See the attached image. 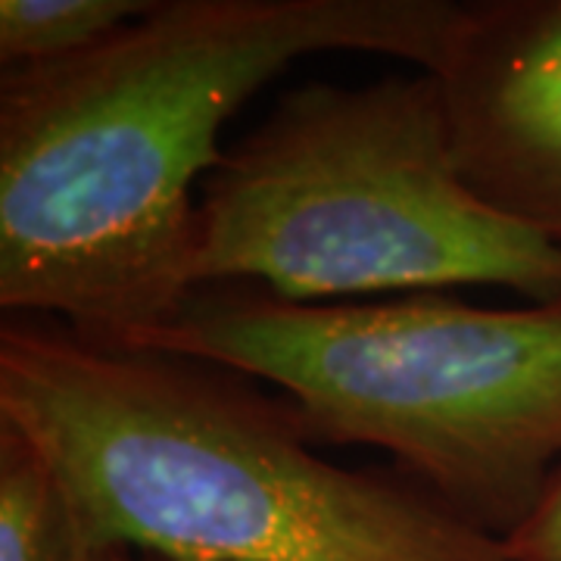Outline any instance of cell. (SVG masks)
<instances>
[{
  "instance_id": "obj_1",
  "label": "cell",
  "mask_w": 561,
  "mask_h": 561,
  "mask_svg": "<svg viewBox=\"0 0 561 561\" xmlns=\"http://www.w3.org/2000/svg\"><path fill=\"white\" fill-rule=\"evenodd\" d=\"M461 0H153L72 60L0 76V309L138 343L191 287L221 131L302 57L440 66Z\"/></svg>"
},
{
  "instance_id": "obj_2",
  "label": "cell",
  "mask_w": 561,
  "mask_h": 561,
  "mask_svg": "<svg viewBox=\"0 0 561 561\" xmlns=\"http://www.w3.org/2000/svg\"><path fill=\"white\" fill-rule=\"evenodd\" d=\"M0 421L88 524L162 561H515L421 483L321 459L287 402L216 362L0 324Z\"/></svg>"
},
{
  "instance_id": "obj_3",
  "label": "cell",
  "mask_w": 561,
  "mask_h": 561,
  "mask_svg": "<svg viewBox=\"0 0 561 561\" xmlns=\"http://www.w3.org/2000/svg\"><path fill=\"white\" fill-rule=\"evenodd\" d=\"M131 346L278 387L309 440L390 453L405 478L500 540L561 471V300L290 302L221 284L187 294Z\"/></svg>"
},
{
  "instance_id": "obj_4",
  "label": "cell",
  "mask_w": 561,
  "mask_h": 561,
  "mask_svg": "<svg viewBox=\"0 0 561 561\" xmlns=\"http://www.w3.org/2000/svg\"><path fill=\"white\" fill-rule=\"evenodd\" d=\"M221 284L290 302L453 287L559 302L561 247L465 175L437 76L309 81L203 181L191 287Z\"/></svg>"
},
{
  "instance_id": "obj_5",
  "label": "cell",
  "mask_w": 561,
  "mask_h": 561,
  "mask_svg": "<svg viewBox=\"0 0 561 561\" xmlns=\"http://www.w3.org/2000/svg\"><path fill=\"white\" fill-rule=\"evenodd\" d=\"M431 76L471 184L561 247V0L468 3Z\"/></svg>"
},
{
  "instance_id": "obj_6",
  "label": "cell",
  "mask_w": 561,
  "mask_h": 561,
  "mask_svg": "<svg viewBox=\"0 0 561 561\" xmlns=\"http://www.w3.org/2000/svg\"><path fill=\"white\" fill-rule=\"evenodd\" d=\"M0 561H135L101 537L41 449L0 421Z\"/></svg>"
},
{
  "instance_id": "obj_7",
  "label": "cell",
  "mask_w": 561,
  "mask_h": 561,
  "mask_svg": "<svg viewBox=\"0 0 561 561\" xmlns=\"http://www.w3.org/2000/svg\"><path fill=\"white\" fill-rule=\"evenodd\" d=\"M153 0H0L3 69L72 60L140 20Z\"/></svg>"
},
{
  "instance_id": "obj_8",
  "label": "cell",
  "mask_w": 561,
  "mask_h": 561,
  "mask_svg": "<svg viewBox=\"0 0 561 561\" xmlns=\"http://www.w3.org/2000/svg\"><path fill=\"white\" fill-rule=\"evenodd\" d=\"M515 561H561V471L537 512L505 540Z\"/></svg>"
},
{
  "instance_id": "obj_9",
  "label": "cell",
  "mask_w": 561,
  "mask_h": 561,
  "mask_svg": "<svg viewBox=\"0 0 561 561\" xmlns=\"http://www.w3.org/2000/svg\"><path fill=\"white\" fill-rule=\"evenodd\" d=\"M135 561H162V559H153V556H138V552H135Z\"/></svg>"
}]
</instances>
